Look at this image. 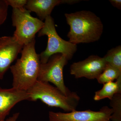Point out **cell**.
<instances>
[{
	"label": "cell",
	"mask_w": 121,
	"mask_h": 121,
	"mask_svg": "<svg viewBox=\"0 0 121 121\" xmlns=\"http://www.w3.org/2000/svg\"><path fill=\"white\" fill-rule=\"evenodd\" d=\"M70 27L67 37L69 41L76 44L97 41L103 32L101 19L90 11H82L65 15Z\"/></svg>",
	"instance_id": "cell-1"
},
{
	"label": "cell",
	"mask_w": 121,
	"mask_h": 121,
	"mask_svg": "<svg viewBox=\"0 0 121 121\" xmlns=\"http://www.w3.org/2000/svg\"><path fill=\"white\" fill-rule=\"evenodd\" d=\"M35 39L24 45L21 57L9 69L13 76L12 87L27 91L38 79L41 62L35 49Z\"/></svg>",
	"instance_id": "cell-2"
},
{
	"label": "cell",
	"mask_w": 121,
	"mask_h": 121,
	"mask_svg": "<svg viewBox=\"0 0 121 121\" xmlns=\"http://www.w3.org/2000/svg\"><path fill=\"white\" fill-rule=\"evenodd\" d=\"M26 91L28 101L40 100L50 107L60 108L65 112L76 110L80 100L79 95L75 92L72 91L69 95H66L50 83L38 80Z\"/></svg>",
	"instance_id": "cell-3"
},
{
	"label": "cell",
	"mask_w": 121,
	"mask_h": 121,
	"mask_svg": "<svg viewBox=\"0 0 121 121\" xmlns=\"http://www.w3.org/2000/svg\"><path fill=\"white\" fill-rule=\"evenodd\" d=\"M38 33V37L47 35V46L45 51L39 55L41 63L47 62L54 54H60L69 60L71 59L77 51V45L66 41L59 35L56 29L54 19L51 16L44 20V25Z\"/></svg>",
	"instance_id": "cell-4"
},
{
	"label": "cell",
	"mask_w": 121,
	"mask_h": 121,
	"mask_svg": "<svg viewBox=\"0 0 121 121\" xmlns=\"http://www.w3.org/2000/svg\"><path fill=\"white\" fill-rule=\"evenodd\" d=\"M30 13L25 8L13 9L12 25L16 28L13 36L20 44L24 46L35 39L36 34L44 25V22L32 17Z\"/></svg>",
	"instance_id": "cell-5"
},
{
	"label": "cell",
	"mask_w": 121,
	"mask_h": 121,
	"mask_svg": "<svg viewBox=\"0 0 121 121\" xmlns=\"http://www.w3.org/2000/svg\"><path fill=\"white\" fill-rule=\"evenodd\" d=\"M68 60L62 54H54L47 62L40 64L37 80L52 83L65 95H69L71 91L65 86L63 77V69Z\"/></svg>",
	"instance_id": "cell-6"
},
{
	"label": "cell",
	"mask_w": 121,
	"mask_h": 121,
	"mask_svg": "<svg viewBox=\"0 0 121 121\" xmlns=\"http://www.w3.org/2000/svg\"><path fill=\"white\" fill-rule=\"evenodd\" d=\"M112 113V108L104 106L99 111L87 110L69 112L50 111L48 118L49 121H111Z\"/></svg>",
	"instance_id": "cell-7"
},
{
	"label": "cell",
	"mask_w": 121,
	"mask_h": 121,
	"mask_svg": "<svg viewBox=\"0 0 121 121\" xmlns=\"http://www.w3.org/2000/svg\"><path fill=\"white\" fill-rule=\"evenodd\" d=\"M106 65L104 58L92 55L84 60L73 63L70 67V73L76 78L97 79Z\"/></svg>",
	"instance_id": "cell-8"
},
{
	"label": "cell",
	"mask_w": 121,
	"mask_h": 121,
	"mask_svg": "<svg viewBox=\"0 0 121 121\" xmlns=\"http://www.w3.org/2000/svg\"><path fill=\"white\" fill-rule=\"evenodd\" d=\"M23 46L13 36L0 37V80L3 79L12 63L21 52Z\"/></svg>",
	"instance_id": "cell-9"
},
{
	"label": "cell",
	"mask_w": 121,
	"mask_h": 121,
	"mask_svg": "<svg viewBox=\"0 0 121 121\" xmlns=\"http://www.w3.org/2000/svg\"><path fill=\"white\" fill-rule=\"evenodd\" d=\"M26 91L21 90L12 87L3 89L0 87V121L5 119L12 109L17 103L28 100Z\"/></svg>",
	"instance_id": "cell-10"
},
{
	"label": "cell",
	"mask_w": 121,
	"mask_h": 121,
	"mask_svg": "<svg viewBox=\"0 0 121 121\" xmlns=\"http://www.w3.org/2000/svg\"><path fill=\"white\" fill-rule=\"evenodd\" d=\"M76 0H28L25 8L34 12L43 21L51 13L56 6L61 4H72L80 1Z\"/></svg>",
	"instance_id": "cell-11"
},
{
	"label": "cell",
	"mask_w": 121,
	"mask_h": 121,
	"mask_svg": "<svg viewBox=\"0 0 121 121\" xmlns=\"http://www.w3.org/2000/svg\"><path fill=\"white\" fill-rule=\"evenodd\" d=\"M121 94V76L117 79L116 82H110L103 84L101 90L95 91L94 99L99 101L106 98L112 99L117 94Z\"/></svg>",
	"instance_id": "cell-12"
},
{
	"label": "cell",
	"mask_w": 121,
	"mask_h": 121,
	"mask_svg": "<svg viewBox=\"0 0 121 121\" xmlns=\"http://www.w3.org/2000/svg\"><path fill=\"white\" fill-rule=\"evenodd\" d=\"M121 76V71L112 66L106 64L104 70L97 79L99 83L103 84L114 82Z\"/></svg>",
	"instance_id": "cell-13"
},
{
	"label": "cell",
	"mask_w": 121,
	"mask_h": 121,
	"mask_svg": "<svg viewBox=\"0 0 121 121\" xmlns=\"http://www.w3.org/2000/svg\"><path fill=\"white\" fill-rule=\"evenodd\" d=\"M106 64L121 71V46L118 45L109 50L103 57Z\"/></svg>",
	"instance_id": "cell-14"
},
{
	"label": "cell",
	"mask_w": 121,
	"mask_h": 121,
	"mask_svg": "<svg viewBox=\"0 0 121 121\" xmlns=\"http://www.w3.org/2000/svg\"><path fill=\"white\" fill-rule=\"evenodd\" d=\"M110 106L113 110L111 121H121V94L115 95L111 99Z\"/></svg>",
	"instance_id": "cell-15"
},
{
	"label": "cell",
	"mask_w": 121,
	"mask_h": 121,
	"mask_svg": "<svg viewBox=\"0 0 121 121\" xmlns=\"http://www.w3.org/2000/svg\"><path fill=\"white\" fill-rule=\"evenodd\" d=\"M8 7L5 0H0V26L7 19Z\"/></svg>",
	"instance_id": "cell-16"
},
{
	"label": "cell",
	"mask_w": 121,
	"mask_h": 121,
	"mask_svg": "<svg viewBox=\"0 0 121 121\" xmlns=\"http://www.w3.org/2000/svg\"><path fill=\"white\" fill-rule=\"evenodd\" d=\"M8 5L13 9H22L25 8L28 0H5Z\"/></svg>",
	"instance_id": "cell-17"
},
{
	"label": "cell",
	"mask_w": 121,
	"mask_h": 121,
	"mask_svg": "<svg viewBox=\"0 0 121 121\" xmlns=\"http://www.w3.org/2000/svg\"><path fill=\"white\" fill-rule=\"evenodd\" d=\"M109 1L114 7L121 10V0H109Z\"/></svg>",
	"instance_id": "cell-18"
},
{
	"label": "cell",
	"mask_w": 121,
	"mask_h": 121,
	"mask_svg": "<svg viewBox=\"0 0 121 121\" xmlns=\"http://www.w3.org/2000/svg\"><path fill=\"white\" fill-rule=\"evenodd\" d=\"M20 115L19 112H16L13 114L12 116L7 119L1 121H17Z\"/></svg>",
	"instance_id": "cell-19"
}]
</instances>
